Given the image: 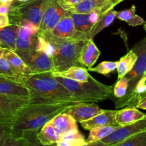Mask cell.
<instances>
[{
    "label": "cell",
    "mask_w": 146,
    "mask_h": 146,
    "mask_svg": "<svg viewBox=\"0 0 146 146\" xmlns=\"http://www.w3.org/2000/svg\"><path fill=\"white\" fill-rule=\"evenodd\" d=\"M146 96V92L145 93V94H143V96H142V98H143V97H144V96ZM141 99H140V100H141Z\"/></svg>",
    "instance_id": "c3c4849f"
},
{
    "label": "cell",
    "mask_w": 146,
    "mask_h": 146,
    "mask_svg": "<svg viewBox=\"0 0 146 146\" xmlns=\"http://www.w3.org/2000/svg\"><path fill=\"white\" fill-rule=\"evenodd\" d=\"M68 14V11L61 7L58 0H48L38 33L45 34L49 32L58 21Z\"/></svg>",
    "instance_id": "9c48e42d"
},
{
    "label": "cell",
    "mask_w": 146,
    "mask_h": 146,
    "mask_svg": "<svg viewBox=\"0 0 146 146\" xmlns=\"http://www.w3.org/2000/svg\"><path fill=\"white\" fill-rule=\"evenodd\" d=\"M14 0H0L1 4H11L14 2Z\"/></svg>",
    "instance_id": "ee69618b"
},
{
    "label": "cell",
    "mask_w": 146,
    "mask_h": 146,
    "mask_svg": "<svg viewBox=\"0 0 146 146\" xmlns=\"http://www.w3.org/2000/svg\"><path fill=\"white\" fill-rule=\"evenodd\" d=\"M135 11H136L135 6L133 5L131 8L128 9L118 11L116 18L121 20V21H125L132 27L144 25L146 29V21H145L142 17L137 15L135 14Z\"/></svg>",
    "instance_id": "cb8c5ba5"
},
{
    "label": "cell",
    "mask_w": 146,
    "mask_h": 146,
    "mask_svg": "<svg viewBox=\"0 0 146 146\" xmlns=\"http://www.w3.org/2000/svg\"><path fill=\"white\" fill-rule=\"evenodd\" d=\"M59 4L64 9L68 11L70 8L79 4L83 0H58Z\"/></svg>",
    "instance_id": "f35d334b"
},
{
    "label": "cell",
    "mask_w": 146,
    "mask_h": 146,
    "mask_svg": "<svg viewBox=\"0 0 146 146\" xmlns=\"http://www.w3.org/2000/svg\"><path fill=\"white\" fill-rule=\"evenodd\" d=\"M17 25L19 26V27H24V28L27 29L31 30L33 32L36 33V34H38V30H39V28L36 24H34L32 21H30L29 19H21V21L17 23Z\"/></svg>",
    "instance_id": "8d00e7d4"
},
{
    "label": "cell",
    "mask_w": 146,
    "mask_h": 146,
    "mask_svg": "<svg viewBox=\"0 0 146 146\" xmlns=\"http://www.w3.org/2000/svg\"><path fill=\"white\" fill-rule=\"evenodd\" d=\"M71 17L77 31L86 34L89 37V31L93 27V24L89 21L88 13L86 14H72Z\"/></svg>",
    "instance_id": "484cf974"
},
{
    "label": "cell",
    "mask_w": 146,
    "mask_h": 146,
    "mask_svg": "<svg viewBox=\"0 0 146 146\" xmlns=\"http://www.w3.org/2000/svg\"><path fill=\"white\" fill-rule=\"evenodd\" d=\"M1 146H29V142L24 136L14 137L10 135L3 141Z\"/></svg>",
    "instance_id": "836d02e7"
},
{
    "label": "cell",
    "mask_w": 146,
    "mask_h": 146,
    "mask_svg": "<svg viewBox=\"0 0 146 146\" xmlns=\"http://www.w3.org/2000/svg\"><path fill=\"white\" fill-rule=\"evenodd\" d=\"M53 126L61 135L69 131L78 129L77 121L70 114L66 112L56 115L51 121Z\"/></svg>",
    "instance_id": "ac0fdd59"
},
{
    "label": "cell",
    "mask_w": 146,
    "mask_h": 146,
    "mask_svg": "<svg viewBox=\"0 0 146 146\" xmlns=\"http://www.w3.org/2000/svg\"><path fill=\"white\" fill-rule=\"evenodd\" d=\"M101 55V51L96 46L93 38H89L80 53L78 62L81 66L89 68L93 67Z\"/></svg>",
    "instance_id": "9a60e30c"
},
{
    "label": "cell",
    "mask_w": 146,
    "mask_h": 146,
    "mask_svg": "<svg viewBox=\"0 0 146 146\" xmlns=\"http://www.w3.org/2000/svg\"><path fill=\"white\" fill-rule=\"evenodd\" d=\"M3 56L7 58L11 68L17 75L27 77L34 74L29 67L25 64L22 58L15 52V51L4 47L3 50Z\"/></svg>",
    "instance_id": "2e32d148"
},
{
    "label": "cell",
    "mask_w": 146,
    "mask_h": 146,
    "mask_svg": "<svg viewBox=\"0 0 146 146\" xmlns=\"http://www.w3.org/2000/svg\"><path fill=\"white\" fill-rule=\"evenodd\" d=\"M86 143L85 138L78 139H64L60 140L54 144V146H82Z\"/></svg>",
    "instance_id": "e575fe53"
},
{
    "label": "cell",
    "mask_w": 146,
    "mask_h": 146,
    "mask_svg": "<svg viewBox=\"0 0 146 146\" xmlns=\"http://www.w3.org/2000/svg\"><path fill=\"white\" fill-rule=\"evenodd\" d=\"M118 127H119L118 125H106V126L97 127V128H94L90 131L88 138L86 140V143L101 141L112 133Z\"/></svg>",
    "instance_id": "4316f807"
},
{
    "label": "cell",
    "mask_w": 146,
    "mask_h": 146,
    "mask_svg": "<svg viewBox=\"0 0 146 146\" xmlns=\"http://www.w3.org/2000/svg\"><path fill=\"white\" fill-rule=\"evenodd\" d=\"M28 103L27 100L0 94V124L11 127L19 111Z\"/></svg>",
    "instance_id": "30bf717a"
},
{
    "label": "cell",
    "mask_w": 146,
    "mask_h": 146,
    "mask_svg": "<svg viewBox=\"0 0 146 146\" xmlns=\"http://www.w3.org/2000/svg\"><path fill=\"white\" fill-rule=\"evenodd\" d=\"M10 25L9 17L8 15L0 14V29L8 27Z\"/></svg>",
    "instance_id": "ab89813d"
},
{
    "label": "cell",
    "mask_w": 146,
    "mask_h": 146,
    "mask_svg": "<svg viewBox=\"0 0 146 146\" xmlns=\"http://www.w3.org/2000/svg\"><path fill=\"white\" fill-rule=\"evenodd\" d=\"M0 94L29 101L30 90L19 81L0 76Z\"/></svg>",
    "instance_id": "7c38bea8"
},
{
    "label": "cell",
    "mask_w": 146,
    "mask_h": 146,
    "mask_svg": "<svg viewBox=\"0 0 146 146\" xmlns=\"http://www.w3.org/2000/svg\"><path fill=\"white\" fill-rule=\"evenodd\" d=\"M38 35L46 40L54 39H65L70 38H89L88 36L86 34L80 33L76 31L72 19L71 17V13L63 17L56 27L52 30L45 34H38Z\"/></svg>",
    "instance_id": "ba28073f"
},
{
    "label": "cell",
    "mask_w": 146,
    "mask_h": 146,
    "mask_svg": "<svg viewBox=\"0 0 146 146\" xmlns=\"http://www.w3.org/2000/svg\"><path fill=\"white\" fill-rule=\"evenodd\" d=\"M132 50L137 55V60L133 69L125 76L128 79V88L125 95L131 94L139 80L146 74V37L134 45Z\"/></svg>",
    "instance_id": "52a82bcc"
},
{
    "label": "cell",
    "mask_w": 146,
    "mask_h": 146,
    "mask_svg": "<svg viewBox=\"0 0 146 146\" xmlns=\"http://www.w3.org/2000/svg\"><path fill=\"white\" fill-rule=\"evenodd\" d=\"M38 132H34V131H29L26 132L23 134L22 136L25 137L29 142V146H54V145H46L41 143L36 138V133Z\"/></svg>",
    "instance_id": "d590c367"
},
{
    "label": "cell",
    "mask_w": 146,
    "mask_h": 146,
    "mask_svg": "<svg viewBox=\"0 0 146 146\" xmlns=\"http://www.w3.org/2000/svg\"><path fill=\"white\" fill-rule=\"evenodd\" d=\"M15 52L22 58L34 74L54 71L52 58L44 53L36 49L16 50Z\"/></svg>",
    "instance_id": "8992f818"
},
{
    "label": "cell",
    "mask_w": 146,
    "mask_h": 146,
    "mask_svg": "<svg viewBox=\"0 0 146 146\" xmlns=\"http://www.w3.org/2000/svg\"><path fill=\"white\" fill-rule=\"evenodd\" d=\"M117 68V61H102L96 67L88 68V71H94L102 75L107 76L113 72Z\"/></svg>",
    "instance_id": "4dcf8cb0"
},
{
    "label": "cell",
    "mask_w": 146,
    "mask_h": 146,
    "mask_svg": "<svg viewBox=\"0 0 146 146\" xmlns=\"http://www.w3.org/2000/svg\"><path fill=\"white\" fill-rule=\"evenodd\" d=\"M36 50L44 53L47 56L52 58L55 52V46L52 41H48L38 35V41Z\"/></svg>",
    "instance_id": "1f68e13d"
},
{
    "label": "cell",
    "mask_w": 146,
    "mask_h": 146,
    "mask_svg": "<svg viewBox=\"0 0 146 146\" xmlns=\"http://www.w3.org/2000/svg\"><path fill=\"white\" fill-rule=\"evenodd\" d=\"M4 47L0 46V57L3 56V50H4Z\"/></svg>",
    "instance_id": "f6af8a7d"
},
{
    "label": "cell",
    "mask_w": 146,
    "mask_h": 146,
    "mask_svg": "<svg viewBox=\"0 0 146 146\" xmlns=\"http://www.w3.org/2000/svg\"><path fill=\"white\" fill-rule=\"evenodd\" d=\"M128 88V79L125 77L118 80L113 87V95L118 98L123 97L126 94Z\"/></svg>",
    "instance_id": "d6a6232c"
},
{
    "label": "cell",
    "mask_w": 146,
    "mask_h": 146,
    "mask_svg": "<svg viewBox=\"0 0 146 146\" xmlns=\"http://www.w3.org/2000/svg\"><path fill=\"white\" fill-rule=\"evenodd\" d=\"M110 0H83L81 2L71 7L68 11L72 14H86L89 13L97 7H102Z\"/></svg>",
    "instance_id": "d4e9b609"
},
{
    "label": "cell",
    "mask_w": 146,
    "mask_h": 146,
    "mask_svg": "<svg viewBox=\"0 0 146 146\" xmlns=\"http://www.w3.org/2000/svg\"><path fill=\"white\" fill-rule=\"evenodd\" d=\"M22 83L30 90V104L66 101L82 103L74 98L66 87L51 76V72L29 76L23 79Z\"/></svg>",
    "instance_id": "7a4b0ae2"
},
{
    "label": "cell",
    "mask_w": 146,
    "mask_h": 146,
    "mask_svg": "<svg viewBox=\"0 0 146 146\" xmlns=\"http://www.w3.org/2000/svg\"><path fill=\"white\" fill-rule=\"evenodd\" d=\"M61 135L54 128L51 121L47 123L36 133L37 139L46 145L56 144L61 140Z\"/></svg>",
    "instance_id": "ffe728a7"
},
{
    "label": "cell",
    "mask_w": 146,
    "mask_h": 146,
    "mask_svg": "<svg viewBox=\"0 0 146 146\" xmlns=\"http://www.w3.org/2000/svg\"><path fill=\"white\" fill-rule=\"evenodd\" d=\"M116 111L114 110H104V111L101 113L95 115L87 121L81 122L80 123L84 129L88 131H91L97 127L106 126V125H118L115 119Z\"/></svg>",
    "instance_id": "5bb4252c"
},
{
    "label": "cell",
    "mask_w": 146,
    "mask_h": 146,
    "mask_svg": "<svg viewBox=\"0 0 146 146\" xmlns=\"http://www.w3.org/2000/svg\"><path fill=\"white\" fill-rule=\"evenodd\" d=\"M111 146H146V131L138 133Z\"/></svg>",
    "instance_id": "f1b7e54d"
},
{
    "label": "cell",
    "mask_w": 146,
    "mask_h": 146,
    "mask_svg": "<svg viewBox=\"0 0 146 146\" xmlns=\"http://www.w3.org/2000/svg\"><path fill=\"white\" fill-rule=\"evenodd\" d=\"M71 92L73 96L82 103H95L110 98L113 92L112 86H107L92 76L86 82H78L61 77H54Z\"/></svg>",
    "instance_id": "3957f363"
},
{
    "label": "cell",
    "mask_w": 146,
    "mask_h": 146,
    "mask_svg": "<svg viewBox=\"0 0 146 146\" xmlns=\"http://www.w3.org/2000/svg\"><path fill=\"white\" fill-rule=\"evenodd\" d=\"M18 2H24V1H29V0H17Z\"/></svg>",
    "instance_id": "bcb514c9"
},
{
    "label": "cell",
    "mask_w": 146,
    "mask_h": 146,
    "mask_svg": "<svg viewBox=\"0 0 146 146\" xmlns=\"http://www.w3.org/2000/svg\"><path fill=\"white\" fill-rule=\"evenodd\" d=\"M37 41L38 34L25 38H20L17 37L16 40V50L36 49Z\"/></svg>",
    "instance_id": "f546056e"
},
{
    "label": "cell",
    "mask_w": 146,
    "mask_h": 146,
    "mask_svg": "<svg viewBox=\"0 0 146 146\" xmlns=\"http://www.w3.org/2000/svg\"><path fill=\"white\" fill-rule=\"evenodd\" d=\"M145 77H146V74H145Z\"/></svg>",
    "instance_id": "816d5d0a"
},
{
    "label": "cell",
    "mask_w": 146,
    "mask_h": 146,
    "mask_svg": "<svg viewBox=\"0 0 146 146\" xmlns=\"http://www.w3.org/2000/svg\"><path fill=\"white\" fill-rule=\"evenodd\" d=\"M48 0H29L11 4L9 12L10 24H15L21 19H27L39 28L41 19Z\"/></svg>",
    "instance_id": "5b68a950"
},
{
    "label": "cell",
    "mask_w": 146,
    "mask_h": 146,
    "mask_svg": "<svg viewBox=\"0 0 146 146\" xmlns=\"http://www.w3.org/2000/svg\"><path fill=\"white\" fill-rule=\"evenodd\" d=\"M137 60V55L132 49L117 61L118 80L125 77L133 68Z\"/></svg>",
    "instance_id": "44dd1931"
},
{
    "label": "cell",
    "mask_w": 146,
    "mask_h": 146,
    "mask_svg": "<svg viewBox=\"0 0 146 146\" xmlns=\"http://www.w3.org/2000/svg\"><path fill=\"white\" fill-rule=\"evenodd\" d=\"M76 104L78 102L28 103L19 111L11 127V135L21 137L26 132H38L56 115Z\"/></svg>",
    "instance_id": "6da1fadb"
},
{
    "label": "cell",
    "mask_w": 146,
    "mask_h": 146,
    "mask_svg": "<svg viewBox=\"0 0 146 146\" xmlns=\"http://www.w3.org/2000/svg\"><path fill=\"white\" fill-rule=\"evenodd\" d=\"M136 108H141L143 110H146V96L143 97L138 102L136 105Z\"/></svg>",
    "instance_id": "b9f144b4"
},
{
    "label": "cell",
    "mask_w": 146,
    "mask_h": 146,
    "mask_svg": "<svg viewBox=\"0 0 146 146\" xmlns=\"http://www.w3.org/2000/svg\"><path fill=\"white\" fill-rule=\"evenodd\" d=\"M145 115L136 107H125L116 111L115 119L118 125L123 126L143 119Z\"/></svg>",
    "instance_id": "e0dca14e"
},
{
    "label": "cell",
    "mask_w": 146,
    "mask_h": 146,
    "mask_svg": "<svg viewBox=\"0 0 146 146\" xmlns=\"http://www.w3.org/2000/svg\"><path fill=\"white\" fill-rule=\"evenodd\" d=\"M119 1H120V2H122V1H124V0H119Z\"/></svg>",
    "instance_id": "681fc988"
},
{
    "label": "cell",
    "mask_w": 146,
    "mask_h": 146,
    "mask_svg": "<svg viewBox=\"0 0 146 146\" xmlns=\"http://www.w3.org/2000/svg\"><path fill=\"white\" fill-rule=\"evenodd\" d=\"M0 46H2V47H5V46H4V44H3V43H2V42H1V41H0Z\"/></svg>",
    "instance_id": "7dc6e473"
},
{
    "label": "cell",
    "mask_w": 146,
    "mask_h": 146,
    "mask_svg": "<svg viewBox=\"0 0 146 146\" xmlns=\"http://www.w3.org/2000/svg\"><path fill=\"white\" fill-rule=\"evenodd\" d=\"M104 110L92 103H78L67 108L64 112L70 114L77 122H83L101 113Z\"/></svg>",
    "instance_id": "4fadbf2b"
},
{
    "label": "cell",
    "mask_w": 146,
    "mask_h": 146,
    "mask_svg": "<svg viewBox=\"0 0 146 146\" xmlns=\"http://www.w3.org/2000/svg\"><path fill=\"white\" fill-rule=\"evenodd\" d=\"M0 76L5 77V78H11L15 81H19L22 83L23 79L25 77L20 76L17 75L14 70L11 68L9 63L4 56L0 57Z\"/></svg>",
    "instance_id": "83f0119b"
},
{
    "label": "cell",
    "mask_w": 146,
    "mask_h": 146,
    "mask_svg": "<svg viewBox=\"0 0 146 146\" xmlns=\"http://www.w3.org/2000/svg\"><path fill=\"white\" fill-rule=\"evenodd\" d=\"M145 118H146V115H145Z\"/></svg>",
    "instance_id": "f907efd6"
},
{
    "label": "cell",
    "mask_w": 146,
    "mask_h": 146,
    "mask_svg": "<svg viewBox=\"0 0 146 146\" xmlns=\"http://www.w3.org/2000/svg\"><path fill=\"white\" fill-rule=\"evenodd\" d=\"M11 4H1L0 3V14H2V15H8L10 9H11Z\"/></svg>",
    "instance_id": "60d3db41"
},
{
    "label": "cell",
    "mask_w": 146,
    "mask_h": 146,
    "mask_svg": "<svg viewBox=\"0 0 146 146\" xmlns=\"http://www.w3.org/2000/svg\"><path fill=\"white\" fill-rule=\"evenodd\" d=\"M53 77H61L78 82H86L91 75L88 70L83 66H72L64 71L51 72Z\"/></svg>",
    "instance_id": "d6986e66"
},
{
    "label": "cell",
    "mask_w": 146,
    "mask_h": 146,
    "mask_svg": "<svg viewBox=\"0 0 146 146\" xmlns=\"http://www.w3.org/2000/svg\"><path fill=\"white\" fill-rule=\"evenodd\" d=\"M117 14L118 11L114 9H111L101 15L98 21L93 26L91 31H89V38H94L100 31L109 27L116 18Z\"/></svg>",
    "instance_id": "7402d4cb"
},
{
    "label": "cell",
    "mask_w": 146,
    "mask_h": 146,
    "mask_svg": "<svg viewBox=\"0 0 146 146\" xmlns=\"http://www.w3.org/2000/svg\"><path fill=\"white\" fill-rule=\"evenodd\" d=\"M82 146H109L107 145L106 144H104V143L101 142V141H96V142H92V143H86V144H84Z\"/></svg>",
    "instance_id": "7bdbcfd3"
},
{
    "label": "cell",
    "mask_w": 146,
    "mask_h": 146,
    "mask_svg": "<svg viewBox=\"0 0 146 146\" xmlns=\"http://www.w3.org/2000/svg\"><path fill=\"white\" fill-rule=\"evenodd\" d=\"M18 27L15 24H10L8 27L0 29V41L3 43L4 46L13 51L16 50Z\"/></svg>",
    "instance_id": "603a6c76"
},
{
    "label": "cell",
    "mask_w": 146,
    "mask_h": 146,
    "mask_svg": "<svg viewBox=\"0 0 146 146\" xmlns=\"http://www.w3.org/2000/svg\"><path fill=\"white\" fill-rule=\"evenodd\" d=\"M11 135V126L1 125L0 124V146L3 141Z\"/></svg>",
    "instance_id": "74e56055"
},
{
    "label": "cell",
    "mask_w": 146,
    "mask_h": 146,
    "mask_svg": "<svg viewBox=\"0 0 146 146\" xmlns=\"http://www.w3.org/2000/svg\"><path fill=\"white\" fill-rule=\"evenodd\" d=\"M88 39L70 38L48 40L52 41L55 46V52L52 56L54 65L52 72L64 71L72 66H81L78 62V58L81 49Z\"/></svg>",
    "instance_id": "277c9868"
},
{
    "label": "cell",
    "mask_w": 146,
    "mask_h": 146,
    "mask_svg": "<svg viewBox=\"0 0 146 146\" xmlns=\"http://www.w3.org/2000/svg\"><path fill=\"white\" fill-rule=\"evenodd\" d=\"M146 131V118L138 121L129 125L119 126L112 133L101 140V142L107 145H113L122 142L126 138L138 133Z\"/></svg>",
    "instance_id": "8fae6325"
}]
</instances>
